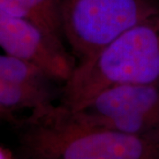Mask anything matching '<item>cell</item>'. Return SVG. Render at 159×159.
I'll list each match as a JSON object with an SVG mask.
<instances>
[{
	"label": "cell",
	"mask_w": 159,
	"mask_h": 159,
	"mask_svg": "<svg viewBox=\"0 0 159 159\" xmlns=\"http://www.w3.org/2000/svg\"><path fill=\"white\" fill-rule=\"evenodd\" d=\"M18 125L19 159H159V132L113 130L51 102Z\"/></svg>",
	"instance_id": "cell-1"
},
{
	"label": "cell",
	"mask_w": 159,
	"mask_h": 159,
	"mask_svg": "<svg viewBox=\"0 0 159 159\" xmlns=\"http://www.w3.org/2000/svg\"><path fill=\"white\" fill-rule=\"evenodd\" d=\"M156 82H159V12L80 60L65 82L60 105L77 111L109 87Z\"/></svg>",
	"instance_id": "cell-2"
},
{
	"label": "cell",
	"mask_w": 159,
	"mask_h": 159,
	"mask_svg": "<svg viewBox=\"0 0 159 159\" xmlns=\"http://www.w3.org/2000/svg\"><path fill=\"white\" fill-rule=\"evenodd\" d=\"M64 38L81 59L159 12L152 0H59Z\"/></svg>",
	"instance_id": "cell-3"
},
{
	"label": "cell",
	"mask_w": 159,
	"mask_h": 159,
	"mask_svg": "<svg viewBox=\"0 0 159 159\" xmlns=\"http://www.w3.org/2000/svg\"><path fill=\"white\" fill-rule=\"evenodd\" d=\"M76 112L93 124L126 134L157 133L159 132V82L109 87Z\"/></svg>",
	"instance_id": "cell-4"
},
{
	"label": "cell",
	"mask_w": 159,
	"mask_h": 159,
	"mask_svg": "<svg viewBox=\"0 0 159 159\" xmlns=\"http://www.w3.org/2000/svg\"><path fill=\"white\" fill-rule=\"evenodd\" d=\"M0 48L5 53L36 64L51 80L66 82L74 69L61 45L29 20L0 10Z\"/></svg>",
	"instance_id": "cell-5"
},
{
	"label": "cell",
	"mask_w": 159,
	"mask_h": 159,
	"mask_svg": "<svg viewBox=\"0 0 159 159\" xmlns=\"http://www.w3.org/2000/svg\"><path fill=\"white\" fill-rule=\"evenodd\" d=\"M0 10L32 22L63 45L59 0H0Z\"/></svg>",
	"instance_id": "cell-6"
},
{
	"label": "cell",
	"mask_w": 159,
	"mask_h": 159,
	"mask_svg": "<svg viewBox=\"0 0 159 159\" xmlns=\"http://www.w3.org/2000/svg\"><path fill=\"white\" fill-rule=\"evenodd\" d=\"M51 103L45 87L12 84L0 80V107L13 112L23 108L32 111Z\"/></svg>",
	"instance_id": "cell-7"
},
{
	"label": "cell",
	"mask_w": 159,
	"mask_h": 159,
	"mask_svg": "<svg viewBox=\"0 0 159 159\" xmlns=\"http://www.w3.org/2000/svg\"><path fill=\"white\" fill-rule=\"evenodd\" d=\"M50 77L36 64L7 53L0 54V80L12 84L44 87Z\"/></svg>",
	"instance_id": "cell-8"
},
{
	"label": "cell",
	"mask_w": 159,
	"mask_h": 159,
	"mask_svg": "<svg viewBox=\"0 0 159 159\" xmlns=\"http://www.w3.org/2000/svg\"><path fill=\"white\" fill-rule=\"evenodd\" d=\"M0 119H5L6 121H9V122L16 124V125L20 123V120H18L15 118V116L13 115V112H11L10 111H7L6 109L1 108V107H0Z\"/></svg>",
	"instance_id": "cell-9"
},
{
	"label": "cell",
	"mask_w": 159,
	"mask_h": 159,
	"mask_svg": "<svg viewBox=\"0 0 159 159\" xmlns=\"http://www.w3.org/2000/svg\"><path fill=\"white\" fill-rule=\"evenodd\" d=\"M0 159H10L8 157L7 154L3 149H1V148H0Z\"/></svg>",
	"instance_id": "cell-10"
}]
</instances>
